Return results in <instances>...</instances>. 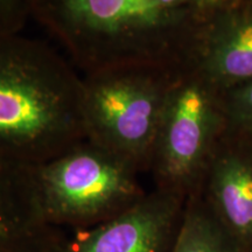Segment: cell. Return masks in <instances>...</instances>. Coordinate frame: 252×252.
Masks as SVG:
<instances>
[{
    "label": "cell",
    "mask_w": 252,
    "mask_h": 252,
    "mask_svg": "<svg viewBox=\"0 0 252 252\" xmlns=\"http://www.w3.org/2000/svg\"><path fill=\"white\" fill-rule=\"evenodd\" d=\"M84 139L80 72L42 41L0 32V162L27 171Z\"/></svg>",
    "instance_id": "obj_1"
},
{
    "label": "cell",
    "mask_w": 252,
    "mask_h": 252,
    "mask_svg": "<svg viewBox=\"0 0 252 252\" xmlns=\"http://www.w3.org/2000/svg\"><path fill=\"white\" fill-rule=\"evenodd\" d=\"M48 35L81 75L121 65H157L185 17L158 0H34Z\"/></svg>",
    "instance_id": "obj_2"
},
{
    "label": "cell",
    "mask_w": 252,
    "mask_h": 252,
    "mask_svg": "<svg viewBox=\"0 0 252 252\" xmlns=\"http://www.w3.org/2000/svg\"><path fill=\"white\" fill-rule=\"evenodd\" d=\"M133 165L84 139L26 171L40 225L89 228L125 212L145 193Z\"/></svg>",
    "instance_id": "obj_3"
},
{
    "label": "cell",
    "mask_w": 252,
    "mask_h": 252,
    "mask_svg": "<svg viewBox=\"0 0 252 252\" xmlns=\"http://www.w3.org/2000/svg\"><path fill=\"white\" fill-rule=\"evenodd\" d=\"M157 65H121L82 76L87 139L138 171L152 162L167 96L173 83Z\"/></svg>",
    "instance_id": "obj_4"
},
{
    "label": "cell",
    "mask_w": 252,
    "mask_h": 252,
    "mask_svg": "<svg viewBox=\"0 0 252 252\" xmlns=\"http://www.w3.org/2000/svg\"><path fill=\"white\" fill-rule=\"evenodd\" d=\"M193 71L173 80L151 162L160 190L180 197L203 173L216 118L210 86Z\"/></svg>",
    "instance_id": "obj_5"
},
{
    "label": "cell",
    "mask_w": 252,
    "mask_h": 252,
    "mask_svg": "<svg viewBox=\"0 0 252 252\" xmlns=\"http://www.w3.org/2000/svg\"><path fill=\"white\" fill-rule=\"evenodd\" d=\"M182 197L145 194L125 212L78 232L48 252H171L180 223Z\"/></svg>",
    "instance_id": "obj_6"
},
{
    "label": "cell",
    "mask_w": 252,
    "mask_h": 252,
    "mask_svg": "<svg viewBox=\"0 0 252 252\" xmlns=\"http://www.w3.org/2000/svg\"><path fill=\"white\" fill-rule=\"evenodd\" d=\"M210 195L215 216L238 243L252 242V163L220 157L210 167Z\"/></svg>",
    "instance_id": "obj_7"
},
{
    "label": "cell",
    "mask_w": 252,
    "mask_h": 252,
    "mask_svg": "<svg viewBox=\"0 0 252 252\" xmlns=\"http://www.w3.org/2000/svg\"><path fill=\"white\" fill-rule=\"evenodd\" d=\"M196 52V70L208 84L252 78V18L212 31Z\"/></svg>",
    "instance_id": "obj_8"
},
{
    "label": "cell",
    "mask_w": 252,
    "mask_h": 252,
    "mask_svg": "<svg viewBox=\"0 0 252 252\" xmlns=\"http://www.w3.org/2000/svg\"><path fill=\"white\" fill-rule=\"evenodd\" d=\"M171 252H238L217 219L190 201L182 212Z\"/></svg>",
    "instance_id": "obj_9"
},
{
    "label": "cell",
    "mask_w": 252,
    "mask_h": 252,
    "mask_svg": "<svg viewBox=\"0 0 252 252\" xmlns=\"http://www.w3.org/2000/svg\"><path fill=\"white\" fill-rule=\"evenodd\" d=\"M24 15L20 0H0V32L17 33Z\"/></svg>",
    "instance_id": "obj_10"
},
{
    "label": "cell",
    "mask_w": 252,
    "mask_h": 252,
    "mask_svg": "<svg viewBox=\"0 0 252 252\" xmlns=\"http://www.w3.org/2000/svg\"><path fill=\"white\" fill-rule=\"evenodd\" d=\"M8 204L6 202V195L0 188V242H8L17 235L19 226L25 225L32 229H39V226L25 222V220L12 219L7 212Z\"/></svg>",
    "instance_id": "obj_11"
},
{
    "label": "cell",
    "mask_w": 252,
    "mask_h": 252,
    "mask_svg": "<svg viewBox=\"0 0 252 252\" xmlns=\"http://www.w3.org/2000/svg\"><path fill=\"white\" fill-rule=\"evenodd\" d=\"M235 108L239 121L244 123L248 127L252 128V83L242 89L237 94Z\"/></svg>",
    "instance_id": "obj_12"
},
{
    "label": "cell",
    "mask_w": 252,
    "mask_h": 252,
    "mask_svg": "<svg viewBox=\"0 0 252 252\" xmlns=\"http://www.w3.org/2000/svg\"><path fill=\"white\" fill-rule=\"evenodd\" d=\"M220 0H195L198 8H204L208 7V6H213L219 2Z\"/></svg>",
    "instance_id": "obj_13"
}]
</instances>
